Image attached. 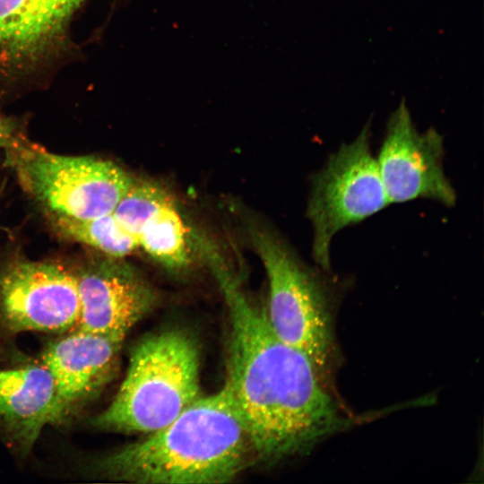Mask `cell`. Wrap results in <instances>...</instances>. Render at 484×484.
Segmentation results:
<instances>
[{
  "mask_svg": "<svg viewBox=\"0 0 484 484\" xmlns=\"http://www.w3.org/2000/svg\"><path fill=\"white\" fill-rule=\"evenodd\" d=\"M205 254L230 320L224 385L254 454L276 462L368 419L370 416L357 418L343 410L312 359L275 334L265 308L247 297L216 252L209 248Z\"/></svg>",
  "mask_w": 484,
  "mask_h": 484,
  "instance_id": "cell-1",
  "label": "cell"
},
{
  "mask_svg": "<svg viewBox=\"0 0 484 484\" xmlns=\"http://www.w3.org/2000/svg\"><path fill=\"white\" fill-rule=\"evenodd\" d=\"M151 434L99 460V473L136 483H223L254 454L225 385Z\"/></svg>",
  "mask_w": 484,
  "mask_h": 484,
  "instance_id": "cell-2",
  "label": "cell"
},
{
  "mask_svg": "<svg viewBox=\"0 0 484 484\" xmlns=\"http://www.w3.org/2000/svg\"><path fill=\"white\" fill-rule=\"evenodd\" d=\"M199 353L183 330L150 335L133 349L129 367L109 405L93 419L96 428L152 433L200 397Z\"/></svg>",
  "mask_w": 484,
  "mask_h": 484,
  "instance_id": "cell-3",
  "label": "cell"
},
{
  "mask_svg": "<svg viewBox=\"0 0 484 484\" xmlns=\"http://www.w3.org/2000/svg\"><path fill=\"white\" fill-rule=\"evenodd\" d=\"M250 236L268 279L265 310L272 329L325 374L335 355L330 271L304 264L267 229L252 227Z\"/></svg>",
  "mask_w": 484,
  "mask_h": 484,
  "instance_id": "cell-4",
  "label": "cell"
},
{
  "mask_svg": "<svg viewBox=\"0 0 484 484\" xmlns=\"http://www.w3.org/2000/svg\"><path fill=\"white\" fill-rule=\"evenodd\" d=\"M366 125L354 141L331 154L312 178L307 215L314 230L313 258L324 270L331 271L330 246L335 234L390 203Z\"/></svg>",
  "mask_w": 484,
  "mask_h": 484,
  "instance_id": "cell-5",
  "label": "cell"
},
{
  "mask_svg": "<svg viewBox=\"0 0 484 484\" xmlns=\"http://www.w3.org/2000/svg\"><path fill=\"white\" fill-rule=\"evenodd\" d=\"M14 149L22 182L53 214L79 220L107 215L134 182L109 160L57 155L22 145Z\"/></svg>",
  "mask_w": 484,
  "mask_h": 484,
  "instance_id": "cell-6",
  "label": "cell"
},
{
  "mask_svg": "<svg viewBox=\"0 0 484 484\" xmlns=\"http://www.w3.org/2000/svg\"><path fill=\"white\" fill-rule=\"evenodd\" d=\"M442 136L430 128L419 133L402 100L391 115L376 159L390 203L418 198L453 206L456 194L443 167Z\"/></svg>",
  "mask_w": 484,
  "mask_h": 484,
  "instance_id": "cell-7",
  "label": "cell"
},
{
  "mask_svg": "<svg viewBox=\"0 0 484 484\" xmlns=\"http://www.w3.org/2000/svg\"><path fill=\"white\" fill-rule=\"evenodd\" d=\"M75 273L60 264L18 262L0 273V319L12 333H66L76 328Z\"/></svg>",
  "mask_w": 484,
  "mask_h": 484,
  "instance_id": "cell-8",
  "label": "cell"
},
{
  "mask_svg": "<svg viewBox=\"0 0 484 484\" xmlns=\"http://www.w3.org/2000/svg\"><path fill=\"white\" fill-rule=\"evenodd\" d=\"M75 277L81 330L125 338L157 304L153 288L118 258L91 262Z\"/></svg>",
  "mask_w": 484,
  "mask_h": 484,
  "instance_id": "cell-9",
  "label": "cell"
},
{
  "mask_svg": "<svg viewBox=\"0 0 484 484\" xmlns=\"http://www.w3.org/2000/svg\"><path fill=\"white\" fill-rule=\"evenodd\" d=\"M64 333L48 343L40 359L56 386L53 424L66 419L111 380L125 339L78 328Z\"/></svg>",
  "mask_w": 484,
  "mask_h": 484,
  "instance_id": "cell-10",
  "label": "cell"
},
{
  "mask_svg": "<svg viewBox=\"0 0 484 484\" xmlns=\"http://www.w3.org/2000/svg\"><path fill=\"white\" fill-rule=\"evenodd\" d=\"M86 0H0V65L18 66L61 39Z\"/></svg>",
  "mask_w": 484,
  "mask_h": 484,
  "instance_id": "cell-11",
  "label": "cell"
},
{
  "mask_svg": "<svg viewBox=\"0 0 484 484\" xmlns=\"http://www.w3.org/2000/svg\"><path fill=\"white\" fill-rule=\"evenodd\" d=\"M55 406V382L43 364L0 367V427L23 452L53 424Z\"/></svg>",
  "mask_w": 484,
  "mask_h": 484,
  "instance_id": "cell-12",
  "label": "cell"
},
{
  "mask_svg": "<svg viewBox=\"0 0 484 484\" xmlns=\"http://www.w3.org/2000/svg\"><path fill=\"white\" fill-rule=\"evenodd\" d=\"M137 239L139 247L167 269H183L190 263L187 229L172 200L147 220Z\"/></svg>",
  "mask_w": 484,
  "mask_h": 484,
  "instance_id": "cell-13",
  "label": "cell"
},
{
  "mask_svg": "<svg viewBox=\"0 0 484 484\" xmlns=\"http://www.w3.org/2000/svg\"><path fill=\"white\" fill-rule=\"evenodd\" d=\"M52 225L63 238L94 247L108 257L124 258L139 247L135 236L125 230L113 212L88 220L53 214Z\"/></svg>",
  "mask_w": 484,
  "mask_h": 484,
  "instance_id": "cell-14",
  "label": "cell"
},
{
  "mask_svg": "<svg viewBox=\"0 0 484 484\" xmlns=\"http://www.w3.org/2000/svg\"><path fill=\"white\" fill-rule=\"evenodd\" d=\"M171 200L159 186L134 181L116 206L113 214L118 223L137 238L147 220Z\"/></svg>",
  "mask_w": 484,
  "mask_h": 484,
  "instance_id": "cell-15",
  "label": "cell"
},
{
  "mask_svg": "<svg viewBox=\"0 0 484 484\" xmlns=\"http://www.w3.org/2000/svg\"><path fill=\"white\" fill-rule=\"evenodd\" d=\"M21 146L16 125L8 118L0 117V147L16 148Z\"/></svg>",
  "mask_w": 484,
  "mask_h": 484,
  "instance_id": "cell-16",
  "label": "cell"
}]
</instances>
